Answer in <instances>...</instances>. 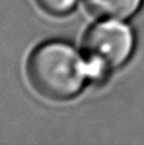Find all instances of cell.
I'll use <instances>...</instances> for the list:
<instances>
[{"label": "cell", "instance_id": "cell-2", "mask_svg": "<svg viewBox=\"0 0 144 145\" xmlns=\"http://www.w3.org/2000/svg\"><path fill=\"white\" fill-rule=\"evenodd\" d=\"M135 46V33L125 20L99 19L92 24L83 37L89 82L103 84L115 70L129 63Z\"/></svg>", "mask_w": 144, "mask_h": 145}, {"label": "cell", "instance_id": "cell-3", "mask_svg": "<svg viewBox=\"0 0 144 145\" xmlns=\"http://www.w3.org/2000/svg\"><path fill=\"white\" fill-rule=\"evenodd\" d=\"M83 3L98 19L128 20L142 9L144 0H83Z\"/></svg>", "mask_w": 144, "mask_h": 145}, {"label": "cell", "instance_id": "cell-4", "mask_svg": "<svg viewBox=\"0 0 144 145\" xmlns=\"http://www.w3.org/2000/svg\"><path fill=\"white\" fill-rule=\"evenodd\" d=\"M45 14L54 18H64L71 14L78 5V0H35Z\"/></svg>", "mask_w": 144, "mask_h": 145}, {"label": "cell", "instance_id": "cell-1", "mask_svg": "<svg viewBox=\"0 0 144 145\" xmlns=\"http://www.w3.org/2000/svg\"><path fill=\"white\" fill-rule=\"evenodd\" d=\"M26 75L33 90L52 102L74 99L91 83L83 52L61 40L35 47L27 59Z\"/></svg>", "mask_w": 144, "mask_h": 145}]
</instances>
